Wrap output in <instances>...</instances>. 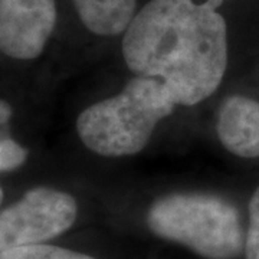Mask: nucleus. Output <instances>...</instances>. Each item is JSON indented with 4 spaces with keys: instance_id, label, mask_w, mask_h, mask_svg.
<instances>
[{
    "instance_id": "11",
    "label": "nucleus",
    "mask_w": 259,
    "mask_h": 259,
    "mask_svg": "<svg viewBox=\"0 0 259 259\" xmlns=\"http://www.w3.org/2000/svg\"><path fill=\"white\" fill-rule=\"evenodd\" d=\"M12 112H13V110H12L9 102L2 100V102H0V121H2V124H6L10 120Z\"/></svg>"
},
{
    "instance_id": "9",
    "label": "nucleus",
    "mask_w": 259,
    "mask_h": 259,
    "mask_svg": "<svg viewBox=\"0 0 259 259\" xmlns=\"http://www.w3.org/2000/svg\"><path fill=\"white\" fill-rule=\"evenodd\" d=\"M246 259H259V187L249 202V225L245 238Z\"/></svg>"
},
{
    "instance_id": "8",
    "label": "nucleus",
    "mask_w": 259,
    "mask_h": 259,
    "mask_svg": "<svg viewBox=\"0 0 259 259\" xmlns=\"http://www.w3.org/2000/svg\"><path fill=\"white\" fill-rule=\"evenodd\" d=\"M0 259H95L87 253L54 245H26L3 250Z\"/></svg>"
},
{
    "instance_id": "5",
    "label": "nucleus",
    "mask_w": 259,
    "mask_h": 259,
    "mask_svg": "<svg viewBox=\"0 0 259 259\" xmlns=\"http://www.w3.org/2000/svg\"><path fill=\"white\" fill-rule=\"evenodd\" d=\"M56 23L55 0H0V48L13 59L40 55Z\"/></svg>"
},
{
    "instance_id": "4",
    "label": "nucleus",
    "mask_w": 259,
    "mask_h": 259,
    "mask_svg": "<svg viewBox=\"0 0 259 259\" xmlns=\"http://www.w3.org/2000/svg\"><path fill=\"white\" fill-rule=\"evenodd\" d=\"M78 204L66 192L35 187L0 214V250L55 239L76 221Z\"/></svg>"
},
{
    "instance_id": "6",
    "label": "nucleus",
    "mask_w": 259,
    "mask_h": 259,
    "mask_svg": "<svg viewBox=\"0 0 259 259\" xmlns=\"http://www.w3.org/2000/svg\"><path fill=\"white\" fill-rule=\"evenodd\" d=\"M216 131L232 154L259 157V102L243 95L228 97L219 107Z\"/></svg>"
},
{
    "instance_id": "1",
    "label": "nucleus",
    "mask_w": 259,
    "mask_h": 259,
    "mask_svg": "<svg viewBox=\"0 0 259 259\" xmlns=\"http://www.w3.org/2000/svg\"><path fill=\"white\" fill-rule=\"evenodd\" d=\"M223 0H150L122 37L124 61L139 76L166 83L179 105H196L221 85L228 66Z\"/></svg>"
},
{
    "instance_id": "7",
    "label": "nucleus",
    "mask_w": 259,
    "mask_h": 259,
    "mask_svg": "<svg viewBox=\"0 0 259 259\" xmlns=\"http://www.w3.org/2000/svg\"><path fill=\"white\" fill-rule=\"evenodd\" d=\"M83 26L100 36L125 32L136 16L137 0H72Z\"/></svg>"
},
{
    "instance_id": "10",
    "label": "nucleus",
    "mask_w": 259,
    "mask_h": 259,
    "mask_svg": "<svg viewBox=\"0 0 259 259\" xmlns=\"http://www.w3.org/2000/svg\"><path fill=\"white\" fill-rule=\"evenodd\" d=\"M28 158V150L18 144L15 140L2 139L0 143V170L3 173H8L12 170H16Z\"/></svg>"
},
{
    "instance_id": "2",
    "label": "nucleus",
    "mask_w": 259,
    "mask_h": 259,
    "mask_svg": "<svg viewBox=\"0 0 259 259\" xmlns=\"http://www.w3.org/2000/svg\"><path fill=\"white\" fill-rule=\"evenodd\" d=\"M176 105L163 81L137 75L115 97L85 108L76 118V133L100 156H133L147 146L158 122Z\"/></svg>"
},
{
    "instance_id": "3",
    "label": "nucleus",
    "mask_w": 259,
    "mask_h": 259,
    "mask_svg": "<svg viewBox=\"0 0 259 259\" xmlns=\"http://www.w3.org/2000/svg\"><path fill=\"white\" fill-rule=\"evenodd\" d=\"M150 231L206 259H233L245 248L239 209L222 196L170 193L158 197L147 213Z\"/></svg>"
}]
</instances>
